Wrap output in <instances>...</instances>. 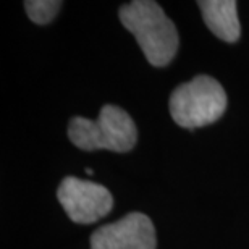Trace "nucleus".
I'll use <instances>...</instances> for the list:
<instances>
[{"label": "nucleus", "mask_w": 249, "mask_h": 249, "mask_svg": "<svg viewBox=\"0 0 249 249\" xmlns=\"http://www.w3.org/2000/svg\"><path fill=\"white\" fill-rule=\"evenodd\" d=\"M156 245L154 223L141 212L97 228L91 236V249H156Z\"/></svg>", "instance_id": "39448f33"}, {"label": "nucleus", "mask_w": 249, "mask_h": 249, "mask_svg": "<svg viewBox=\"0 0 249 249\" xmlns=\"http://www.w3.org/2000/svg\"><path fill=\"white\" fill-rule=\"evenodd\" d=\"M57 197L70 220L83 225L97 222L113 207V197L106 186L74 177L63 178Z\"/></svg>", "instance_id": "20e7f679"}, {"label": "nucleus", "mask_w": 249, "mask_h": 249, "mask_svg": "<svg viewBox=\"0 0 249 249\" xmlns=\"http://www.w3.org/2000/svg\"><path fill=\"white\" fill-rule=\"evenodd\" d=\"M197 7L213 36L225 42H236L240 39L241 24L235 0H202L197 2Z\"/></svg>", "instance_id": "423d86ee"}, {"label": "nucleus", "mask_w": 249, "mask_h": 249, "mask_svg": "<svg viewBox=\"0 0 249 249\" xmlns=\"http://www.w3.org/2000/svg\"><path fill=\"white\" fill-rule=\"evenodd\" d=\"M227 94L222 84L207 74H199L172 92L170 115L181 128L194 129L217 122L227 110Z\"/></svg>", "instance_id": "7ed1b4c3"}, {"label": "nucleus", "mask_w": 249, "mask_h": 249, "mask_svg": "<svg viewBox=\"0 0 249 249\" xmlns=\"http://www.w3.org/2000/svg\"><path fill=\"white\" fill-rule=\"evenodd\" d=\"M62 5L63 3L57 2V0H26L24 8H26L28 17L33 23L47 24L57 17Z\"/></svg>", "instance_id": "0eeeda50"}, {"label": "nucleus", "mask_w": 249, "mask_h": 249, "mask_svg": "<svg viewBox=\"0 0 249 249\" xmlns=\"http://www.w3.org/2000/svg\"><path fill=\"white\" fill-rule=\"evenodd\" d=\"M68 138L83 151L106 149L128 152L136 146L138 129L133 118L117 106H104L97 120L73 117L68 124Z\"/></svg>", "instance_id": "f03ea898"}, {"label": "nucleus", "mask_w": 249, "mask_h": 249, "mask_svg": "<svg viewBox=\"0 0 249 249\" xmlns=\"http://www.w3.org/2000/svg\"><path fill=\"white\" fill-rule=\"evenodd\" d=\"M120 21L134 36L149 63L165 67L172 62L178 51V33L157 2L133 0L122 5Z\"/></svg>", "instance_id": "f257e3e1"}]
</instances>
